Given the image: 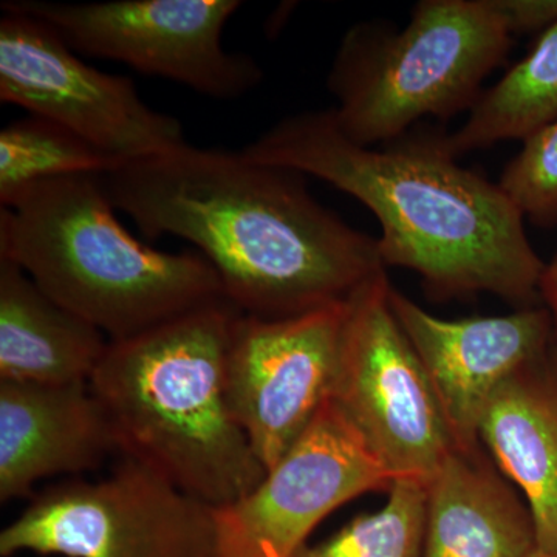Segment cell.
<instances>
[{"label": "cell", "mask_w": 557, "mask_h": 557, "mask_svg": "<svg viewBox=\"0 0 557 557\" xmlns=\"http://www.w3.org/2000/svg\"><path fill=\"white\" fill-rule=\"evenodd\" d=\"M240 7L239 0L2 2L46 22L78 54L123 62L214 100L244 97L263 78L251 57L223 47L225 25Z\"/></svg>", "instance_id": "ba28073f"}, {"label": "cell", "mask_w": 557, "mask_h": 557, "mask_svg": "<svg viewBox=\"0 0 557 557\" xmlns=\"http://www.w3.org/2000/svg\"><path fill=\"white\" fill-rule=\"evenodd\" d=\"M150 240L193 244L242 313L287 318L347 302L386 273L379 240L319 203L306 175L189 143L102 175Z\"/></svg>", "instance_id": "6da1fadb"}, {"label": "cell", "mask_w": 557, "mask_h": 557, "mask_svg": "<svg viewBox=\"0 0 557 557\" xmlns=\"http://www.w3.org/2000/svg\"><path fill=\"white\" fill-rule=\"evenodd\" d=\"M388 302L426 370L457 448H482L480 421L498 387L553 351L555 327L547 307L449 321L394 287Z\"/></svg>", "instance_id": "7c38bea8"}, {"label": "cell", "mask_w": 557, "mask_h": 557, "mask_svg": "<svg viewBox=\"0 0 557 557\" xmlns=\"http://www.w3.org/2000/svg\"><path fill=\"white\" fill-rule=\"evenodd\" d=\"M2 11V102L60 124L123 163L188 143L182 123L146 104L131 78L91 67L46 22Z\"/></svg>", "instance_id": "9c48e42d"}, {"label": "cell", "mask_w": 557, "mask_h": 557, "mask_svg": "<svg viewBox=\"0 0 557 557\" xmlns=\"http://www.w3.org/2000/svg\"><path fill=\"white\" fill-rule=\"evenodd\" d=\"M557 120V22L530 53L480 95L468 119L443 145L456 159L508 139L525 141Z\"/></svg>", "instance_id": "e0dca14e"}, {"label": "cell", "mask_w": 557, "mask_h": 557, "mask_svg": "<svg viewBox=\"0 0 557 557\" xmlns=\"http://www.w3.org/2000/svg\"><path fill=\"white\" fill-rule=\"evenodd\" d=\"M511 44L491 0H421L403 28L358 22L330 67L333 119L351 141L379 148L420 120L469 112Z\"/></svg>", "instance_id": "5b68a950"}, {"label": "cell", "mask_w": 557, "mask_h": 557, "mask_svg": "<svg viewBox=\"0 0 557 557\" xmlns=\"http://www.w3.org/2000/svg\"><path fill=\"white\" fill-rule=\"evenodd\" d=\"M119 454L89 384L0 380V502L33 497L40 480L78 475Z\"/></svg>", "instance_id": "4fadbf2b"}, {"label": "cell", "mask_w": 557, "mask_h": 557, "mask_svg": "<svg viewBox=\"0 0 557 557\" xmlns=\"http://www.w3.org/2000/svg\"><path fill=\"white\" fill-rule=\"evenodd\" d=\"M482 448L454 446L426 483L423 557H527L537 547L527 500Z\"/></svg>", "instance_id": "5bb4252c"}, {"label": "cell", "mask_w": 557, "mask_h": 557, "mask_svg": "<svg viewBox=\"0 0 557 557\" xmlns=\"http://www.w3.org/2000/svg\"><path fill=\"white\" fill-rule=\"evenodd\" d=\"M239 313L222 300L109 341L89 381L119 456L215 509L247 496L267 474L226 398V354Z\"/></svg>", "instance_id": "3957f363"}, {"label": "cell", "mask_w": 557, "mask_h": 557, "mask_svg": "<svg viewBox=\"0 0 557 557\" xmlns=\"http://www.w3.org/2000/svg\"><path fill=\"white\" fill-rule=\"evenodd\" d=\"M527 557H557V555H549V553L541 552V549L536 547Z\"/></svg>", "instance_id": "603a6c76"}, {"label": "cell", "mask_w": 557, "mask_h": 557, "mask_svg": "<svg viewBox=\"0 0 557 557\" xmlns=\"http://www.w3.org/2000/svg\"><path fill=\"white\" fill-rule=\"evenodd\" d=\"M395 479L332 399L251 493L215 509L220 557H293L333 511Z\"/></svg>", "instance_id": "8fae6325"}, {"label": "cell", "mask_w": 557, "mask_h": 557, "mask_svg": "<svg viewBox=\"0 0 557 557\" xmlns=\"http://www.w3.org/2000/svg\"><path fill=\"white\" fill-rule=\"evenodd\" d=\"M60 124L28 115L0 131V207L46 180L108 175L124 166Z\"/></svg>", "instance_id": "ac0fdd59"}, {"label": "cell", "mask_w": 557, "mask_h": 557, "mask_svg": "<svg viewBox=\"0 0 557 557\" xmlns=\"http://www.w3.org/2000/svg\"><path fill=\"white\" fill-rule=\"evenodd\" d=\"M242 152L361 201L379 220L384 267L413 271L437 299L491 293L533 307L541 298L545 262L522 212L498 183L461 166L442 135L369 148L329 109L287 116Z\"/></svg>", "instance_id": "7a4b0ae2"}, {"label": "cell", "mask_w": 557, "mask_h": 557, "mask_svg": "<svg viewBox=\"0 0 557 557\" xmlns=\"http://www.w3.org/2000/svg\"><path fill=\"white\" fill-rule=\"evenodd\" d=\"M509 35L548 30L557 22V0H491Z\"/></svg>", "instance_id": "44dd1931"}, {"label": "cell", "mask_w": 557, "mask_h": 557, "mask_svg": "<svg viewBox=\"0 0 557 557\" xmlns=\"http://www.w3.org/2000/svg\"><path fill=\"white\" fill-rule=\"evenodd\" d=\"M347 302L287 318L239 313L226 354V398L265 471L332 399Z\"/></svg>", "instance_id": "30bf717a"}, {"label": "cell", "mask_w": 557, "mask_h": 557, "mask_svg": "<svg viewBox=\"0 0 557 557\" xmlns=\"http://www.w3.org/2000/svg\"><path fill=\"white\" fill-rule=\"evenodd\" d=\"M109 339L62 307L21 267L0 259V380L89 384Z\"/></svg>", "instance_id": "2e32d148"}, {"label": "cell", "mask_w": 557, "mask_h": 557, "mask_svg": "<svg viewBox=\"0 0 557 557\" xmlns=\"http://www.w3.org/2000/svg\"><path fill=\"white\" fill-rule=\"evenodd\" d=\"M498 186L525 220L541 226L557 223V120L522 141Z\"/></svg>", "instance_id": "ffe728a7"}, {"label": "cell", "mask_w": 557, "mask_h": 557, "mask_svg": "<svg viewBox=\"0 0 557 557\" xmlns=\"http://www.w3.org/2000/svg\"><path fill=\"white\" fill-rule=\"evenodd\" d=\"M541 298L545 300L549 314H552L557 347V251L553 259L545 263L541 281Z\"/></svg>", "instance_id": "7402d4cb"}, {"label": "cell", "mask_w": 557, "mask_h": 557, "mask_svg": "<svg viewBox=\"0 0 557 557\" xmlns=\"http://www.w3.org/2000/svg\"><path fill=\"white\" fill-rule=\"evenodd\" d=\"M391 287L381 273L347 300L332 403L392 478L426 485L456 442Z\"/></svg>", "instance_id": "52a82bcc"}, {"label": "cell", "mask_w": 557, "mask_h": 557, "mask_svg": "<svg viewBox=\"0 0 557 557\" xmlns=\"http://www.w3.org/2000/svg\"><path fill=\"white\" fill-rule=\"evenodd\" d=\"M480 442L522 491L541 552L557 555V357L505 381L480 421Z\"/></svg>", "instance_id": "9a60e30c"}, {"label": "cell", "mask_w": 557, "mask_h": 557, "mask_svg": "<svg viewBox=\"0 0 557 557\" xmlns=\"http://www.w3.org/2000/svg\"><path fill=\"white\" fill-rule=\"evenodd\" d=\"M220 557L215 508L131 458L101 480L33 496L0 533V557Z\"/></svg>", "instance_id": "8992f818"}, {"label": "cell", "mask_w": 557, "mask_h": 557, "mask_svg": "<svg viewBox=\"0 0 557 557\" xmlns=\"http://www.w3.org/2000/svg\"><path fill=\"white\" fill-rule=\"evenodd\" d=\"M116 212L102 175L36 183L0 207V259L109 341L228 300L203 256L143 244Z\"/></svg>", "instance_id": "277c9868"}, {"label": "cell", "mask_w": 557, "mask_h": 557, "mask_svg": "<svg viewBox=\"0 0 557 557\" xmlns=\"http://www.w3.org/2000/svg\"><path fill=\"white\" fill-rule=\"evenodd\" d=\"M386 505L351 519L319 544H307L293 557H423L426 485L399 479L387 491Z\"/></svg>", "instance_id": "d6986e66"}]
</instances>
